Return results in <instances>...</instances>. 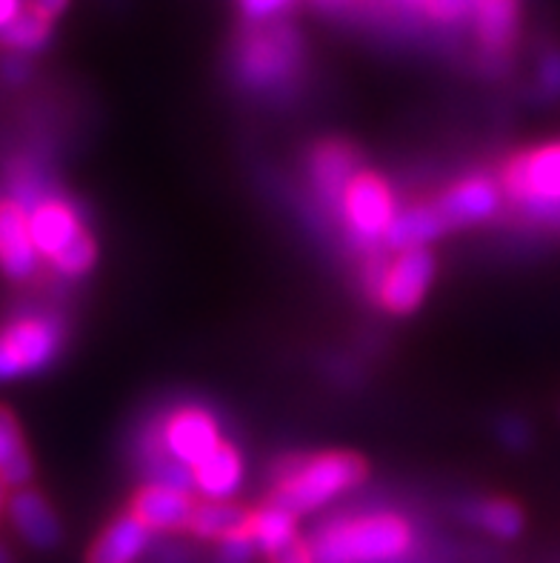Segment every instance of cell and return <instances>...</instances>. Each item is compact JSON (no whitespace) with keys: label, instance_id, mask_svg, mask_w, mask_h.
Here are the masks:
<instances>
[{"label":"cell","instance_id":"obj_1","mask_svg":"<svg viewBox=\"0 0 560 563\" xmlns=\"http://www.w3.org/2000/svg\"><path fill=\"white\" fill-rule=\"evenodd\" d=\"M315 563H404L415 550V529L392 509L332 518L309 538Z\"/></svg>","mask_w":560,"mask_h":563},{"label":"cell","instance_id":"obj_17","mask_svg":"<svg viewBox=\"0 0 560 563\" xmlns=\"http://www.w3.org/2000/svg\"><path fill=\"white\" fill-rule=\"evenodd\" d=\"M358 169L361 166H358L355 150L343 141L320 143L312 152V161H309V178H312L315 192L334 209L341 203L343 189L349 186V180L355 178Z\"/></svg>","mask_w":560,"mask_h":563},{"label":"cell","instance_id":"obj_16","mask_svg":"<svg viewBox=\"0 0 560 563\" xmlns=\"http://www.w3.org/2000/svg\"><path fill=\"white\" fill-rule=\"evenodd\" d=\"M150 527H143L132 512L118 515L98 538L86 555V563H138L152 547Z\"/></svg>","mask_w":560,"mask_h":563},{"label":"cell","instance_id":"obj_33","mask_svg":"<svg viewBox=\"0 0 560 563\" xmlns=\"http://www.w3.org/2000/svg\"><path fill=\"white\" fill-rule=\"evenodd\" d=\"M9 489H7V486H3V484H0V515H3V512H7V498H9Z\"/></svg>","mask_w":560,"mask_h":563},{"label":"cell","instance_id":"obj_20","mask_svg":"<svg viewBox=\"0 0 560 563\" xmlns=\"http://www.w3.org/2000/svg\"><path fill=\"white\" fill-rule=\"evenodd\" d=\"M246 529L252 541H255L257 552H263V555H272V552H277L300 536L298 518L289 509L272 504V500H266L257 512H249Z\"/></svg>","mask_w":560,"mask_h":563},{"label":"cell","instance_id":"obj_5","mask_svg":"<svg viewBox=\"0 0 560 563\" xmlns=\"http://www.w3.org/2000/svg\"><path fill=\"white\" fill-rule=\"evenodd\" d=\"M238 78L249 89H281L298 78L304 66V41L289 23H261L249 26L241 46L234 52Z\"/></svg>","mask_w":560,"mask_h":563},{"label":"cell","instance_id":"obj_9","mask_svg":"<svg viewBox=\"0 0 560 563\" xmlns=\"http://www.w3.org/2000/svg\"><path fill=\"white\" fill-rule=\"evenodd\" d=\"M504 200L506 195L501 180L486 172H472L466 178L454 180L447 192L435 200V207L447 229H461L492 221L504 209Z\"/></svg>","mask_w":560,"mask_h":563},{"label":"cell","instance_id":"obj_3","mask_svg":"<svg viewBox=\"0 0 560 563\" xmlns=\"http://www.w3.org/2000/svg\"><path fill=\"white\" fill-rule=\"evenodd\" d=\"M220 441H223V435H220L218 418L206 407L186 404V407L172 409L146 438L150 481L186 486L191 466L198 464L204 455H209Z\"/></svg>","mask_w":560,"mask_h":563},{"label":"cell","instance_id":"obj_26","mask_svg":"<svg viewBox=\"0 0 560 563\" xmlns=\"http://www.w3.org/2000/svg\"><path fill=\"white\" fill-rule=\"evenodd\" d=\"M295 0H238V12L249 26H261V23L281 21Z\"/></svg>","mask_w":560,"mask_h":563},{"label":"cell","instance_id":"obj_30","mask_svg":"<svg viewBox=\"0 0 560 563\" xmlns=\"http://www.w3.org/2000/svg\"><path fill=\"white\" fill-rule=\"evenodd\" d=\"M152 563H191V555L180 547V543H164V547H157L155 550Z\"/></svg>","mask_w":560,"mask_h":563},{"label":"cell","instance_id":"obj_19","mask_svg":"<svg viewBox=\"0 0 560 563\" xmlns=\"http://www.w3.org/2000/svg\"><path fill=\"white\" fill-rule=\"evenodd\" d=\"M32 472L35 466L23 441L21 423L7 407H0V484L7 489H21V486H29Z\"/></svg>","mask_w":560,"mask_h":563},{"label":"cell","instance_id":"obj_4","mask_svg":"<svg viewBox=\"0 0 560 563\" xmlns=\"http://www.w3.org/2000/svg\"><path fill=\"white\" fill-rule=\"evenodd\" d=\"M497 180L506 200L529 221L560 227V141L540 143L509 157Z\"/></svg>","mask_w":560,"mask_h":563},{"label":"cell","instance_id":"obj_25","mask_svg":"<svg viewBox=\"0 0 560 563\" xmlns=\"http://www.w3.org/2000/svg\"><path fill=\"white\" fill-rule=\"evenodd\" d=\"M257 555V547L249 536V529H238L223 541H218V552H215V563H252Z\"/></svg>","mask_w":560,"mask_h":563},{"label":"cell","instance_id":"obj_14","mask_svg":"<svg viewBox=\"0 0 560 563\" xmlns=\"http://www.w3.org/2000/svg\"><path fill=\"white\" fill-rule=\"evenodd\" d=\"M246 466L234 443L220 441L209 455L191 466V493L200 500H232L241 493Z\"/></svg>","mask_w":560,"mask_h":563},{"label":"cell","instance_id":"obj_7","mask_svg":"<svg viewBox=\"0 0 560 563\" xmlns=\"http://www.w3.org/2000/svg\"><path fill=\"white\" fill-rule=\"evenodd\" d=\"M349 235L358 243H383L397 214V200L392 186L370 169H358V175L343 189L338 203Z\"/></svg>","mask_w":560,"mask_h":563},{"label":"cell","instance_id":"obj_32","mask_svg":"<svg viewBox=\"0 0 560 563\" xmlns=\"http://www.w3.org/2000/svg\"><path fill=\"white\" fill-rule=\"evenodd\" d=\"M26 9V0H0V29H7Z\"/></svg>","mask_w":560,"mask_h":563},{"label":"cell","instance_id":"obj_18","mask_svg":"<svg viewBox=\"0 0 560 563\" xmlns=\"http://www.w3.org/2000/svg\"><path fill=\"white\" fill-rule=\"evenodd\" d=\"M443 232H447V223L440 218L438 207L435 203H415V207L397 209L395 221H392L383 243L392 252L420 250V246H429L432 241H438Z\"/></svg>","mask_w":560,"mask_h":563},{"label":"cell","instance_id":"obj_31","mask_svg":"<svg viewBox=\"0 0 560 563\" xmlns=\"http://www.w3.org/2000/svg\"><path fill=\"white\" fill-rule=\"evenodd\" d=\"M29 9H35V12L46 14V18H52L55 21L57 14H64L66 7H69V0H26Z\"/></svg>","mask_w":560,"mask_h":563},{"label":"cell","instance_id":"obj_10","mask_svg":"<svg viewBox=\"0 0 560 563\" xmlns=\"http://www.w3.org/2000/svg\"><path fill=\"white\" fill-rule=\"evenodd\" d=\"M29 235L35 243L41 261L52 264L57 255H64L72 243H78L80 238L89 235V229L84 223L80 209L72 200L61 198V195H46L29 209Z\"/></svg>","mask_w":560,"mask_h":563},{"label":"cell","instance_id":"obj_28","mask_svg":"<svg viewBox=\"0 0 560 563\" xmlns=\"http://www.w3.org/2000/svg\"><path fill=\"white\" fill-rule=\"evenodd\" d=\"M266 561L270 563H315V558H312V547H309V541H304V538L298 536L295 541H289L277 552L266 555Z\"/></svg>","mask_w":560,"mask_h":563},{"label":"cell","instance_id":"obj_12","mask_svg":"<svg viewBox=\"0 0 560 563\" xmlns=\"http://www.w3.org/2000/svg\"><path fill=\"white\" fill-rule=\"evenodd\" d=\"M7 518L21 541H26L32 550H55L57 543L64 541V527L52 504L29 486L12 489L7 498Z\"/></svg>","mask_w":560,"mask_h":563},{"label":"cell","instance_id":"obj_8","mask_svg":"<svg viewBox=\"0 0 560 563\" xmlns=\"http://www.w3.org/2000/svg\"><path fill=\"white\" fill-rule=\"evenodd\" d=\"M435 255L429 246L420 250H404L383 264L381 272L372 278V292L386 312L409 314L426 300V292L435 280Z\"/></svg>","mask_w":560,"mask_h":563},{"label":"cell","instance_id":"obj_27","mask_svg":"<svg viewBox=\"0 0 560 563\" xmlns=\"http://www.w3.org/2000/svg\"><path fill=\"white\" fill-rule=\"evenodd\" d=\"M538 86L540 92H547L549 98L560 100V49L552 46L540 55L538 60Z\"/></svg>","mask_w":560,"mask_h":563},{"label":"cell","instance_id":"obj_6","mask_svg":"<svg viewBox=\"0 0 560 563\" xmlns=\"http://www.w3.org/2000/svg\"><path fill=\"white\" fill-rule=\"evenodd\" d=\"M66 343L64 321L52 312H26L0 327V384L50 369Z\"/></svg>","mask_w":560,"mask_h":563},{"label":"cell","instance_id":"obj_11","mask_svg":"<svg viewBox=\"0 0 560 563\" xmlns=\"http://www.w3.org/2000/svg\"><path fill=\"white\" fill-rule=\"evenodd\" d=\"M129 512L152 532H184L195 512V495L161 481H146L132 498Z\"/></svg>","mask_w":560,"mask_h":563},{"label":"cell","instance_id":"obj_24","mask_svg":"<svg viewBox=\"0 0 560 563\" xmlns=\"http://www.w3.org/2000/svg\"><path fill=\"white\" fill-rule=\"evenodd\" d=\"M95 264H98V243L92 235H84L78 243H72L64 255L52 261V269L64 278H84L86 272H92Z\"/></svg>","mask_w":560,"mask_h":563},{"label":"cell","instance_id":"obj_21","mask_svg":"<svg viewBox=\"0 0 560 563\" xmlns=\"http://www.w3.org/2000/svg\"><path fill=\"white\" fill-rule=\"evenodd\" d=\"M472 527L490 532L497 541H515L524 532V509L518 504H512L506 498H490V500H475L463 509Z\"/></svg>","mask_w":560,"mask_h":563},{"label":"cell","instance_id":"obj_2","mask_svg":"<svg viewBox=\"0 0 560 563\" xmlns=\"http://www.w3.org/2000/svg\"><path fill=\"white\" fill-rule=\"evenodd\" d=\"M366 478V464L352 452H318L295 457L281 466L275 478L272 504L289 509L295 518L329 507Z\"/></svg>","mask_w":560,"mask_h":563},{"label":"cell","instance_id":"obj_15","mask_svg":"<svg viewBox=\"0 0 560 563\" xmlns=\"http://www.w3.org/2000/svg\"><path fill=\"white\" fill-rule=\"evenodd\" d=\"M472 29L490 60H504L518 41L520 0H475Z\"/></svg>","mask_w":560,"mask_h":563},{"label":"cell","instance_id":"obj_34","mask_svg":"<svg viewBox=\"0 0 560 563\" xmlns=\"http://www.w3.org/2000/svg\"><path fill=\"white\" fill-rule=\"evenodd\" d=\"M0 563H14L12 561V552H9L7 547H3V543H0Z\"/></svg>","mask_w":560,"mask_h":563},{"label":"cell","instance_id":"obj_23","mask_svg":"<svg viewBox=\"0 0 560 563\" xmlns=\"http://www.w3.org/2000/svg\"><path fill=\"white\" fill-rule=\"evenodd\" d=\"M52 23H55L52 18L26 7L7 29H0V49L23 57L46 49V43L52 37Z\"/></svg>","mask_w":560,"mask_h":563},{"label":"cell","instance_id":"obj_29","mask_svg":"<svg viewBox=\"0 0 560 563\" xmlns=\"http://www.w3.org/2000/svg\"><path fill=\"white\" fill-rule=\"evenodd\" d=\"M501 438H504V443H509L512 450H524L529 443V427L520 418H509V421L501 423Z\"/></svg>","mask_w":560,"mask_h":563},{"label":"cell","instance_id":"obj_22","mask_svg":"<svg viewBox=\"0 0 560 563\" xmlns=\"http://www.w3.org/2000/svg\"><path fill=\"white\" fill-rule=\"evenodd\" d=\"M249 523V512L234 500H195L189 532L204 541H223Z\"/></svg>","mask_w":560,"mask_h":563},{"label":"cell","instance_id":"obj_13","mask_svg":"<svg viewBox=\"0 0 560 563\" xmlns=\"http://www.w3.org/2000/svg\"><path fill=\"white\" fill-rule=\"evenodd\" d=\"M41 266L32 235H29V214L12 198L0 200V272L9 280H29Z\"/></svg>","mask_w":560,"mask_h":563}]
</instances>
